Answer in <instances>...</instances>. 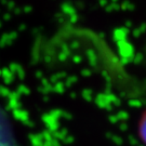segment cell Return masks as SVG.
Listing matches in <instances>:
<instances>
[{"mask_svg": "<svg viewBox=\"0 0 146 146\" xmlns=\"http://www.w3.org/2000/svg\"><path fill=\"white\" fill-rule=\"evenodd\" d=\"M137 131H139V136H140V139H141L142 142L146 145V110L143 113L141 119L139 121Z\"/></svg>", "mask_w": 146, "mask_h": 146, "instance_id": "1", "label": "cell"}, {"mask_svg": "<svg viewBox=\"0 0 146 146\" xmlns=\"http://www.w3.org/2000/svg\"><path fill=\"white\" fill-rule=\"evenodd\" d=\"M5 141V125H3V120L0 116V146H3Z\"/></svg>", "mask_w": 146, "mask_h": 146, "instance_id": "2", "label": "cell"}]
</instances>
